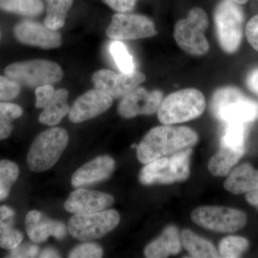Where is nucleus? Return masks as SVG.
<instances>
[{"mask_svg": "<svg viewBox=\"0 0 258 258\" xmlns=\"http://www.w3.org/2000/svg\"><path fill=\"white\" fill-rule=\"evenodd\" d=\"M0 9L33 18L42 14L44 3L42 0H0Z\"/></svg>", "mask_w": 258, "mask_h": 258, "instance_id": "a878e982", "label": "nucleus"}, {"mask_svg": "<svg viewBox=\"0 0 258 258\" xmlns=\"http://www.w3.org/2000/svg\"><path fill=\"white\" fill-rule=\"evenodd\" d=\"M113 202L114 198L111 195L81 187L71 193L64 208L74 215L93 213L107 210Z\"/></svg>", "mask_w": 258, "mask_h": 258, "instance_id": "dca6fc26", "label": "nucleus"}, {"mask_svg": "<svg viewBox=\"0 0 258 258\" xmlns=\"http://www.w3.org/2000/svg\"><path fill=\"white\" fill-rule=\"evenodd\" d=\"M20 169L16 163L10 160L0 161V201L9 196L10 190L16 182Z\"/></svg>", "mask_w": 258, "mask_h": 258, "instance_id": "bb28decb", "label": "nucleus"}, {"mask_svg": "<svg viewBox=\"0 0 258 258\" xmlns=\"http://www.w3.org/2000/svg\"><path fill=\"white\" fill-rule=\"evenodd\" d=\"M115 168L113 158L108 155L99 156L76 171L71 178V184L77 189L105 181L113 174Z\"/></svg>", "mask_w": 258, "mask_h": 258, "instance_id": "a211bd4d", "label": "nucleus"}, {"mask_svg": "<svg viewBox=\"0 0 258 258\" xmlns=\"http://www.w3.org/2000/svg\"><path fill=\"white\" fill-rule=\"evenodd\" d=\"M225 189L234 195L247 193L258 189V170L250 164L239 166L230 173L224 184Z\"/></svg>", "mask_w": 258, "mask_h": 258, "instance_id": "aec40b11", "label": "nucleus"}, {"mask_svg": "<svg viewBox=\"0 0 258 258\" xmlns=\"http://www.w3.org/2000/svg\"><path fill=\"white\" fill-rule=\"evenodd\" d=\"M1 36H2V34H1V32H0V39H1Z\"/></svg>", "mask_w": 258, "mask_h": 258, "instance_id": "37998d69", "label": "nucleus"}, {"mask_svg": "<svg viewBox=\"0 0 258 258\" xmlns=\"http://www.w3.org/2000/svg\"><path fill=\"white\" fill-rule=\"evenodd\" d=\"M55 89L51 84L39 86L35 90L36 96V107L37 108H44L50 102L53 96Z\"/></svg>", "mask_w": 258, "mask_h": 258, "instance_id": "72a5a7b5", "label": "nucleus"}, {"mask_svg": "<svg viewBox=\"0 0 258 258\" xmlns=\"http://www.w3.org/2000/svg\"><path fill=\"white\" fill-rule=\"evenodd\" d=\"M205 108L206 101L203 93L195 88H186L163 99L157 116L163 124H176L198 118Z\"/></svg>", "mask_w": 258, "mask_h": 258, "instance_id": "7ed1b4c3", "label": "nucleus"}, {"mask_svg": "<svg viewBox=\"0 0 258 258\" xmlns=\"http://www.w3.org/2000/svg\"><path fill=\"white\" fill-rule=\"evenodd\" d=\"M104 2L115 11L126 13L134 9L137 0H104Z\"/></svg>", "mask_w": 258, "mask_h": 258, "instance_id": "e433bc0d", "label": "nucleus"}, {"mask_svg": "<svg viewBox=\"0 0 258 258\" xmlns=\"http://www.w3.org/2000/svg\"><path fill=\"white\" fill-rule=\"evenodd\" d=\"M181 238L182 245L192 257H220L218 251L210 241L196 235L192 231L183 230Z\"/></svg>", "mask_w": 258, "mask_h": 258, "instance_id": "b1692460", "label": "nucleus"}, {"mask_svg": "<svg viewBox=\"0 0 258 258\" xmlns=\"http://www.w3.org/2000/svg\"><path fill=\"white\" fill-rule=\"evenodd\" d=\"M39 247L36 244H20L15 249H11L10 257H35L38 254Z\"/></svg>", "mask_w": 258, "mask_h": 258, "instance_id": "c9c22d12", "label": "nucleus"}, {"mask_svg": "<svg viewBox=\"0 0 258 258\" xmlns=\"http://www.w3.org/2000/svg\"><path fill=\"white\" fill-rule=\"evenodd\" d=\"M245 35L251 47L258 52V15L252 17L246 25Z\"/></svg>", "mask_w": 258, "mask_h": 258, "instance_id": "f704fd0d", "label": "nucleus"}, {"mask_svg": "<svg viewBox=\"0 0 258 258\" xmlns=\"http://www.w3.org/2000/svg\"><path fill=\"white\" fill-rule=\"evenodd\" d=\"M120 215L114 210L88 214H77L70 218V235L81 242H91L104 237L114 230L120 222Z\"/></svg>", "mask_w": 258, "mask_h": 258, "instance_id": "1a4fd4ad", "label": "nucleus"}, {"mask_svg": "<svg viewBox=\"0 0 258 258\" xmlns=\"http://www.w3.org/2000/svg\"><path fill=\"white\" fill-rule=\"evenodd\" d=\"M163 100L160 91H148L137 87L122 98L118 113L124 118H132L139 115H152L157 112Z\"/></svg>", "mask_w": 258, "mask_h": 258, "instance_id": "ddd939ff", "label": "nucleus"}, {"mask_svg": "<svg viewBox=\"0 0 258 258\" xmlns=\"http://www.w3.org/2000/svg\"><path fill=\"white\" fill-rule=\"evenodd\" d=\"M12 121L0 118V141L8 139L13 130Z\"/></svg>", "mask_w": 258, "mask_h": 258, "instance_id": "58836bf2", "label": "nucleus"}, {"mask_svg": "<svg viewBox=\"0 0 258 258\" xmlns=\"http://www.w3.org/2000/svg\"><path fill=\"white\" fill-rule=\"evenodd\" d=\"M40 257L47 258V257H60V254L58 253L57 250L55 249L46 248L44 249L43 251L40 254Z\"/></svg>", "mask_w": 258, "mask_h": 258, "instance_id": "a19ab883", "label": "nucleus"}, {"mask_svg": "<svg viewBox=\"0 0 258 258\" xmlns=\"http://www.w3.org/2000/svg\"><path fill=\"white\" fill-rule=\"evenodd\" d=\"M15 38L24 45L40 48H57L62 44V37L57 30L32 20H23L14 28Z\"/></svg>", "mask_w": 258, "mask_h": 258, "instance_id": "4468645a", "label": "nucleus"}, {"mask_svg": "<svg viewBox=\"0 0 258 258\" xmlns=\"http://www.w3.org/2000/svg\"><path fill=\"white\" fill-rule=\"evenodd\" d=\"M246 200L258 210V189L249 191L246 195Z\"/></svg>", "mask_w": 258, "mask_h": 258, "instance_id": "ea45409f", "label": "nucleus"}, {"mask_svg": "<svg viewBox=\"0 0 258 258\" xmlns=\"http://www.w3.org/2000/svg\"><path fill=\"white\" fill-rule=\"evenodd\" d=\"M191 154L192 149L189 148L148 163L139 173V181L143 185L149 186L185 181L190 174Z\"/></svg>", "mask_w": 258, "mask_h": 258, "instance_id": "20e7f679", "label": "nucleus"}, {"mask_svg": "<svg viewBox=\"0 0 258 258\" xmlns=\"http://www.w3.org/2000/svg\"><path fill=\"white\" fill-rule=\"evenodd\" d=\"M191 218L200 227L219 232H237L247 223L244 212L225 207H200L191 212Z\"/></svg>", "mask_w": 258, "mask_h": 258, "instance_id": "9d476101", "label": "nucleus"}, {"mask_svg": "<svg viewBox=\"0 0 258 258\" xmlns=\"http://www.w3.org/2000/svg\"><path fill=\"white\" fill-rule=\"evenodd\" d=\"M208 25L205 10L199 8L190 10L187 18L179 20L174 27V39L180 48L194 56L208 53L210 45L205 32Z\"/></svg>", "mask_w": 258, "mask_h": 258, "instance_id": "0eeeda50", "label": "nucleus"}, {"mask_svg": "<svg viewBox=\"0 0 258 258\" xmlns=\"http://www.w3.org/2000/svg\"><path fill=\"white\" fill-rule=\"evenodd\" d=\"M25 226L29 238L36 244L45 242L51 236L57 240H62L67 233L64 223L51 220L37 210L28 212Z\"/></svg>", "mask_w": 258, "mask_h": 258, "instance_id": "f3484780", "label": "nucleus"}, {"mask_svg": "<svg viewBox=\"0 0 258 258\" xmlns=\"http://www.w3.org/2000/svg\"><path fill=\"white\" fill-rule=\"evenodd\" d=\"M23 114V108L18 105L6 101L0 102V118L12 121L18 119Z\"/></svg>", "mask_w": 258, "mask_h": 258, "instance_id": "473e14b6", "label": "nucleus"}, {"mask_svg": "<svg viewBox=\"0 0 258 258\" xmlns=\"http://www.w3.org/2000/svg\"><path fill=\"white\" fill-rule=\"evenodd\" d=\"M103 250L99 244L85 242L73 249L69 253L70 258H100L103 257Z\"/></svg>", "mask_w": 258, "mask_h": 258, "instance_id": "7c9ffc66", "label": "nucleus"}, {"mask_svg": "<svg viewBox=\"0 0 258 258\" xmlns=\"http://www.w3.org/2000/svg\"><path fill=\"white\" fill-rule=\"evenodd\" d=\"M14 210L6 205L0 206V247L5 249H15L23 240V235L15 228Z\"/></svg>", "mask_w": 258, "mask_h": 258, "instance_id": "4be33fe9", "label": "nucleus"}, {"mask_svg": "<svg viewBox=\"0 0 258 258\" xmlns=\"http://www.w3.org/2000/svg\"><path fill=\"white\" fill-rule=\"evenodd\" d=\"M244 153V149H234L220 144L218 152L209 161V171L215 176L227 175L243 156Z\"/></svg>", "mask_w": 258, "mask_h": 258, "instance_id": "5701e85b", "label": "nucleus"}, {"mask_svg": "<svg viewBox=\"0 0 258 258\" xmlns=\"http://www.w3.org/2000/svg\"><path fill=\"white\" fill-rule=\"evenodd\" d=\"M69 142L66 129L53 127L39 134L32 142L27 156V164L33 172L51 169L59 160Z\"/></svg>", "mask_w": 258, "mask_h": 258, "instance_id": "39448f33", "label": "nucleus"}, {"mask_svg": "<svg viewBox=\"0 0 258 258\" xmlns=\"http://www.w3.org/2000/svg\"><path fill=\"white\" fill-rule=\"evenodd\" d=\"M45 3L46 16L44 25L54 30L62 28L74 0H45Z\"/></svg>", "mask_w": 258, "mask_h": 258, "instance_id": "393cba45", "label": "nucleus"}, {"mask_svg": "<svg viewBox=\"0 0 258 258\" xmlns=\"http://www.w3.org/2000/svg\"><path fill=\"white\" fill-rule=\"evenodd\" d=\"M231 1L234 2V3H237L239 5L245 4L248 0H231Z\"/></svg>", "mask_w": 258, "mask_h": 258, "instance_id": "79ce46f5", "label": "nucleus"}, {"mask_svg": "<svg viewBox=\"0 0 258 258\" xmlns=\"http://www.w3.org/2000/svg\"><path fill=\"white\" fill-rule=\"evenodd\" d=\"M210 111L215 118L225 124H247L258 118V102L246 96L238 88L227 86L214 93Z\"/></svg>", "mask_w": 258, "mask_h": 258, "instance_id": "f03ea898", "label": "nucleus"}, {"mask_svg": "<svg viewBox=\"0 0 258 258\" xmlns=\"http://www.w3.org/2000/svg\"><path fill=\"white\" fill-rule=\"evenodd\" d=\"M145 80V75L139 71L118 74L107 69L97 71L92 77L95 88L106 93L113 98H123Z\"/></svg>", "mask_w": 258, "mask_h": 258, "instance_id": "f8f14e48", "label": "nucleus"}, {"mask_svg": "<svg viewBox=\"0 0 258 258\" xmlns=\"http://www.w3.org/2000/svg\"><path fill=\"white\" fill-rule=\"evenodd\" d=\"M246 136L247 124L238 123H227L222 134L220 144L234 149H244Z\"/></svg>", "mask_w": 258, "mask_h": 258, "instance_id": "cd10ccee", "label": "nucleus"}, {"mask_svg": "<svg viewBox=\"0 0 258 258\" xmlns=\"http://www.w3.org/2000/svg\"><path fill=\"white\" fill-rule=\"evenodd\" d=\"M181 235L176 226H168L161 235L148 244L144 255L148 258H164L179 253L181 249Z\"/></svg>", "mask_w": 258, "mask_h": 258, "instance_id": "6ab92c4d", "label": "nucleus"}, {"mask_svg": "<svg viewBox=\"0 0 258 258\" xmlns=\"http://www.w3.org/2000/svg\"><path fill=\"white\" fill-rule=\"evenodd\" d=\"M243 10L231 0H221L214 13L217 40L222 50L232 54L238 50L243 35Z\"/></svg>", "mask_w": 258, "mask_h": 258, "instance_id": "423d86ee", "label": "nucleus"}, {"mask_svg": "<svg viewBox=\"0 0 258 258\" xmlns=\"http://www.w3.org/2000/svg\"><path fill=\"white\" fill-rule=\"evenodd\" d=\"M198 135L186 126L160 125L149 131L137 146V155L144 164L194 147Z\"/></svg>", "mask_w": 258, "mask_h": 258, "instance_id": "f257e3e1", "label": "nucleus"}, {"mask_svg": "<svg viewBox=\"0 0 258 258\" xmlns=\"http://www.w3.org/2000/svg\"><path fill=\"white\" fill-rule=\"evenodd\" d=\"M249 247L248 241L238 236H228L222 239L219 244L220 257H240Z\"/></svg>", "mask_w": 258, "mask_h": 258, "instance_id": "c85d7f7f", "label": "nucleus"}, {"mask_svg": "<svg viewBox=\"0 0 258 258\" xmlns=\"http://www.w3.org/2000/svg\"><path fill=\"white\" fill-rule=\"evenodd\" d=\"M69 91L64 88L57 89L54 92L52 99L43 108L39 115V121L42 124L55 126L60 123L62 118L69 114L70 107L67 100Z\"/></svg>", "mask_w": 258, "mask_h": 258, "instance_id": "412c9836", "label": "nucleus"}, {"mask_svg": "<svg viewBox=\"0 0 258 258\" xmlns=\"http://www.w3.org/2000/svg\"><path fill=\"white\" fill-rule=\"evenodd\" d=\"M246 85L249 91L258 95V68L252 70L247 75Z\"/></svg>", "mask_w": 258, "mask_h": 258, "instance_id": "4c0bfd02", "label": "nucleus"}, {"mask_svg": "<svg viewBox=\"0 0 258 258\" xmlns=\"http://www.w3.org/2000/svg\"><path fill=\"white\" fill-rule=\"evenodd\" d=\"M5 74L20 86L30 88L54 84L63 77V72L58 64L42 59L10 64L5 69Z\"/></svg>", "mask_w": 258, "mask_h": 258, "instance_id": "6e6552de", "label": "nucleus"}, {"mask_svg": "<svg viewBox=\"0 0 258 258\" xmlns=\"http://www.w3.org/2000/svg\"><path fill=\"white\" fill-rule=\"evenodd\" d=\"M20 85L7 76H0V102L15 99L20 93Z\"/></svg>", "mask_w": 258, "mask_h": 258, "instance_id": "2f4dec72", "label": "nucleus"}, {"mask_svg": "<svg viewBox=\"0 0 258 258\" xmlns=\"http://www.w3.org/2000/svg\"><path fill=\"white\" fill-rule=\"evenodd\" d=\"M113 98L101 90H90L83 93L70 108L69 119L74 123L96 118L111 108Z\"/></svg>", "mask_w": 258, "mask_h": 258, "instance_id": "2eb2a0df", "label": "nucleus"}, {"mask_svg": "<svg viewBox=\"0 0 258 258\" xmlns=\"http://www.w3.org/2000/svg\"><path fill=\"white\" fill-rule=\"evenodd\" d=\"M109 51L120 72L129 74L135 71L133 57L123 42L115 40L110 45Z\"/></svg>", "mask_w": 258, "mask_h": 258, "instance_id": "c756f323", "label": "nucleus"}, {"mask_svg": "<svg viewBox=\"0 0 258 258\" xmlns=\"http://www.w3.org/2000/svg\"><path fill=\"white\" fill-rule=\"evenodd\" d=\"M107 36L113 40L148 38L157 35L150 19L143 15L118 13L113 15L106 30Z\"/></svg>", "mask_w": 258, "mask_h": 258, "instance_id": "9b49d317", "label": "nucleus"}]
</instances>
